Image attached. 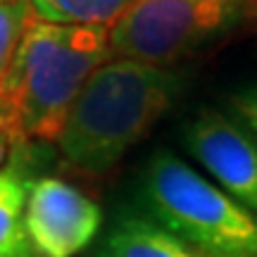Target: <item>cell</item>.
I'll list each match as a JSON object with an SVG mask.
<instances>
[{
  "mask_svg": "<svg viewBox=\"0 0 257 257\" xmlns=\"http://www.w3.org/2000/svg\"><path fill=\"white\" fill-rule=\"evenodd\" d=\"M0 3H3V0H0Z\"/></svg>",
  "mask_w": 257,
  "mask_h": 257,
  "instance_id": "cell-13",
  "label": "cell"
},
{
  "mask_svg": "<svg viewBox=\"0 0 257 257\" xmlns=\"http://www.w3.org/2000/svg\"><path fill=\"white\" fill-rule=\"evenodd\" d=\"M236 110H238L240 119L245 121L248 131L257 138V86L250 91H243L236 98Z\"/></svg>",
  "mask_w": 257,
  "mask_h": 257,
  "instance_id": "cell-12",
  "label": "cell"
},
{
  "mask_svg": "<svg viewBox=\"0 0 257 257\" xmlns=\"http://www.w3.org/2000/svg\"><path fill=\"white\" fill-rule=\"evenodd\" d=\"M186 148L210 179L257 217V138L217 112L186 128Z\"/></svg>",
  "mask_w": 257,
  "mask_h": 257,
  "instance_id": "cell-6",
  "label": "cell"
},
{
  "mask_svg": "<svg viewBox=\"0 0 257 257\" xmlns=\"http://www.w3.org/2000/svg\"><path fill=\"white\" fill-rule=\"evenodd\" d=\"M27 143L29 141L19 131V124L15 119V112L10 107L8 98L0 100V169H3V165L8 162L10 157L17 155Z\"/></svg>",
  "mask_w": 257,
  "mask_h": 257,
  "instance_id": "cell-11",
  "label": "cell"
},
{
  "mask_svg": "<svg viewBox=\"0 0 257 257\" xmlns=\"http://www.w3.org/2000/svg\"><path fill=\"white\" fill-rule=\"evenodd\" d=\"M31 8L27 0H3L0 3V100H5L10 69L22 31L31 19Z\"/></svg>",
  "mask_w": 257,
  "mask_h": 257,
  "instance_id": "cell-10",
  "label": "cell"
},
{
  "mask_svg": "<svg viewBox=\"0 0 257 257\" xmlns=\"http://www.w3.org/2000/svg\"><path fill=\"white\" fill-rule=\"evenodd\" d=\"M31 181L17 160L0 169V257H36L24 226Z\"/></svg>",
  "mask_w": 257,
  "mask_h": 257,
  "instance_id": "cell-8",
  "label": "cell"
},
{
  "mask_svg": "<svg viewBox=\"0 0 257 257\" xmlns=\"http://www.w3.org/2000/svg\"><path fill=\"white\" fill-rule=\"evenodd\" d=\"M24 226L36 257H74L95 240L102 210L62 179L41 176L29 188Z\"/></svg>",
  "mask_w": 257,
  "mask_h": 257,
  "instance_id": "cell-5",
  "label": "cell"
},
{
  "mask_svg": "<svg viewBox=\"0 0 257 257\" xmlns=\"http://www.w3.org/2000/svg\"><path fill=\"white\" fill-rule=\"evenodd\" d=\"M98 257H212L186 245L167 233L155 221L124 217L112 226L100 243Z\"/></svg>",
  "mask_w": 257,
  "mask_h": 257,
  "instance_id": "cell-7",
  "label": "cell"
},
{
  "mask_svg": "<svg viewBox=\"0 0 257 257\" xmlns=\"http://www.w3.org/2000/svg\"><path fill=\"white\" fill-rule=\"evenodd\" d=\"M255 5L257 0H134L110 27L112 55L169 67L240 24Z\"/></svg>",
  "mask_w": 257,
  "mask_h": 257,
  "instance_id": "cell-4",
  "label": "cell"
},
{
  "mask_svg": "<svg viewBox=\"0 0 257 257\" xmlns=\"http://www.w3.org/2000/svg\"><path fill=\"white\" fill-rule=\"evenodd\" d=\"M181 76L169 67L112 57L86 81L64 119L57 146L86 174H105L155 126L176 95Z\"/></svg>",
  "mask_w": 257,
  "mask_h": 257,
  "instance_id": "cell-1",
  "label": "cell"
},
{
  "mask_svg": "<svg viewBox=\"0 0 257 257\" xmlns=\"http://www.w3.org/2000/svg\"><path fill=\"white\" fill-rule=\"evenodd\" d=\"M112 57L107 27L55 24L31 15L5 88L22 136L57 143L86 81Z\"/></svg>",
  "mask_w": 257,
  "mask_h": 257,
  "instance_id": "cell-2",
  "label": "cell"
},
{
  "mask_svg": "<svg viewBox=\"0 0 257 257\" xmlns=\"http://www.w3.org/2000/svg\"><path fill=\"white\" fill-rule=\"evenodd\" d=\"M143 202L157 226L212 257H257V217L174 153L143 174Z\"/></svg>",
  "mask_w": 257,
  "mask_h": 257,
  "instance_id": "cell-3",
  "label": "cell"
},
{
  "mask_svg": "<svg viewBox=\"0 0 257 257\" xmlns=\"http://www.w3.org/2000/svg\"><path fill=\"white\" fill-rule=\"evenodd\" d=\"M27 3L34 17L46 22L110 29L134 0H27Z\"/></svg>",
  "mask_w": 257,
  "mask_h": 257,
  "instance_id": "cell-9",
  "label": "cell"
}]
</instances>
